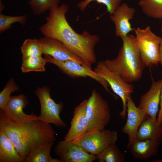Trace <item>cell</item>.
I'll return each instance as SVG.
<instances>
[{
    "mask_svg": "<svg viewBox=\"0 0 162 162\" xmlns=\"http://www.w3.org/2000/svg\"><path fill=\"white\" fill-rule=\"evenodd\" d=\"M68 10V6L63 3L50 10L46 22L39 30L44 36L62 42L91 68L92 65L96 62L94 48L100 38L86 31L81 34L76 32L66 20Z\"/></svg>",
    "mask_w": 162,
    "mask_h": 162,
    "instance_id": "1",
    "label": "cell"
},
{
    "mask_svg": "<svg viewBox=\"0 0 162 162\" xmlns=\"http://www.w3.org/2000/svg\"><path fill=\"white\" fill-rule=\"evenodd\" d=\"M0 129L10 139L19 154L24 160L35 148L46 143H54L56 140L55 131L50 124L39 119L18 124L1 110Z\"/></svg>",
    "mask_w": 162,
    "mask_h": 162,
    "instance_id": "2",
    "label": "cell"
},
{
    "mask_svg": "<svg viewBox=\"0 0 162 162\" xmlns=\"http://www.w3.org/2000/svg\"><path fill=\"white\" fill-rule=\"evenodd\" d=\"M121 38L123 45L117 56L103 63L109 70L117 74L126 82L136 81L141 77L146 66L135 37L128 34Z\"/></svg>",
    "mask_w": 162,
    "mask_h": 162,
    "instance_id": "3",
    "label": "cell"
},
{
    "mask_svg": "<svg viewBox=\"0 0 162 162\" xmlns=\"http://www.w3.org/2000/svg\"><path fill=\"white\" fill-rule=\"evenodd\" d=\"M136 40L146 67L157 65L159 63L160 45L162 38L157 36L148 26L144 29H134Z\"/></svg>",
    "mask_w": 162,
    "mask_h": 162,
    "instance_id": "4",
    "label": "cell"
},
{
    "mask_svg": "<svg viewBox=\"0 0 162 162\" xmlns=\"http://www.w3.org/2000/svg\"><path fill=\"white\" fill-rule=\"evenodd\" d=\"M86 114L88 122V131L103 130L110 121L108 103L95 89L88 99Z\"/></svg>",
    "mask_w": 162,
    "mask_h": 162,
    "instance_id": "5",
    "label": "cell"
},
{
    "mask_svg": "<svg viewBox=\"0 0 162 162\" xmlns=\"http://www.w3.org/2000/svg\"><path fill=\"white\" fill-rule=\"evenodd\" d=\"M118 134L115 130H88L82 136L71 141L87 152L95 155L108 146L115 144Z\"/></svg>",
    "mask_w": 162,
    "mask_h": 162,
    "instance_id": "6",
    "label": "cell"
},
{
    "mask_svg": "<svg viewBox=\"0 0 162 162\" xmlns=\"http://www.w3.org/2000/svg\"><path fill=\"white\" fill-rule=\"evenodd\" d=\"M94 71L107 82L113 92L121 98L123 107L122 111L119 112V114L122 118H125L127 113V101L133 92V85L125 82L116 73L109 70L103 61L98 63Z\"/></svg>",
    "mask_w": 162,
    "mask_h": 162,
    "instance_id": "7",
    "label": "cell"
},
{
    "mask_svg": "<svg viewBox=\"0 0 162 162\" xmlns=\"http://www.w3.org/2000/svg\"><path fill=\"white\" fill-rule=\"evenodd\" d=\"M40 103V114L39 119L48 124H52L58 127L67 126L66 122L60 118V114L63 104L62 102L57 104L50 97L49 88L46 87H38L35 92Z\"/></svg>",
    "mask_w": 162,
    "mask_h": 162,
    "instance_id": "8",
    "label": "cell"
},
{
    "mask_svg": "<svg viewBox=\"0 0 162 162\" xmlns=\"http://www.w3.org/2000/svg\"><path fill=\"white\" fill-rule=\"evenodd\" d=\"M44 58L46 62L52 63L57 66L64 73L72 77H89L98 82L104 87L106 91L112 94L109 89V85L103 78L98 75L91 68L83 66L76 62L68 60L60 61L52 57L44 55Z\"/></svg>",
    "mask_w": 162,
    "mask_h": 162,
    "instance_id": "9",
    "label": "cell"
},
{
    "mask_svg": "<svg viewBox=\"0 0 162 162\" xmlns=\"http://www.w3.org/2000/svg\"><path fill=\"white\" fill-rule=\"evenodd\" d=\"M127 113L126 122L122 128V131L128 136L127 147L128 149L137 140L136 135L139 128L148 116L145 111L136 106L131 95L129 96L127 100Z\"/></svg>",
    "mask_w": 162,
    "mask_h": 162,
    "instance_id": "10",
    "label": "cell"
},
{
    "mask_svg": "<svg viewBox=\"0 0 162 162\" xmlns=\"http://www.w3.org/2000/svg\"><path fill=\"white\" fill-rule=\"evenodd\" d=\"M29 102L23 94L10 96L4 106L0 110L11 120L18 124H23L33 120L39 119L38 116L33 112L30 114L25 113L23 109Z\"/></svg>",
    "mask_w": 162,
    "mask_h": 162,
    "instance_id": "11",
    "label": "cell"
},
{
    "mask_svg": "<svg viewBox=\"0 0 162 162\" xmlns=\"http://www.w3.org/2000/svg\"><path fill=\"white\" fill-rule=\"evenodd\" d=\"M54 152L62 162H92L96 160L95 155L72 142L64 140L57 142Z\"/></svg>",
    "mask_w": 162,
    "mask_h": 162,
    "instance_id": "12",
    "label": "cell"
},
{
    "mask_svg": "<svg viewBox=\"0 0 162 162\" xmlns=\"http://www.w3.org/2000/svg\"><path fill=\"white\" fill-rule=\"evenodd\" d=\"M38 40L41 46L43 54L50 56L60 61L72 60L88 67L81 58L60 41L45 36Z\"/></svg>",
    "mask_w": 162,
    "mask_h": 162,
    "instance_id": "13",
    "label": "cell"
},
{
    "mask_svg": "<svg viewBox=\"0 0 162 162\" xmlns=\"http://www.w3.org/2000/svg\"><path fill=\"white\" fill-rule=\"evenodd\" d=\"M162 80L153 81L149 90L140 98L137 106L146 112L148 117L156 122L160 100Z\"/></svg>",
    "mask_w": 162,
    "mask_h": 162,
    "instance_id": "14",
    "label": "cell"
},
{
    "mask_svg": "<svg viewBox=\"0 0 162 162\" xmlns=\"http://www.w3.org/2000/svg\"><path fill=\"white\" fill-rule=\"evenodd\" d=\"M87 102L88 99L84 100L75 108L70 128L64 138L65 141H72L88 131V122L86 114Z\"/></svg>",
    "mask_w": 162,
    "mask_h": 162,
    "instance_id": "15",
    "label": "cell"
},
{
    "mask_svg": "<svg viewBox=\"0 0 162 162\" xmlns=\"http://www.w3.org/2000/svg\"><path fill=\"white\" fill-rule=\"evenodd\" d=\"M135 9L129 7L126 3L120 4L116 10L110 18L115 26V35L121 38L134 30L131 26L130 20L133 18Z\"/></svg>",
    "mask_w": 162,
    "mask_h": 162,
    "instance_id": "16",
    "label": "cell"
},
{
    "mask_svg": "<svg viewBox=\"0 0 162 162\" xmlns=\"http://www.w3.org/2000/svg\"><path fill=\"white\" fill-rule=\"evenodd\" d=\"M160 144V142L154 140H137L129 148L134 158L146 160L150 159L158 153Z\"/></svg>",
    "mask_w": 162,
    "mask_h": 162,
    "instance_id": "17",
    "label": "cell"
},
{
    "mask_svg": "<svg viewBox=\"0 0 162 162\" xmlns=\"http://www.w3.org/2000/svg\"><path fill=\"white\" fill-rule=\"evenodd\" d=\"M12 142L0 129V162H24Z\"/></svg>",
    "mask_w": 162,
    "mask_h": 162,
    "instance_id": "18",
    "label": "cell"
},
{
    "mask_svg": "<svg viewBox=\"0 0 162 162\" xmlns=\"http://www.w3.org/2000/svg\"><path fill=\"white\" fill-rule=\"evenodd\" d=\"M137 140H153L160 142L162 140V124L157 126L156 122L148 117L144 121L137 131Z\"/></svg>",
    "mask_w": 162,
    "mask_h": 162,
    "instance_id": "19",
    "label": "cell"
},
{
    "mask_svg": "<svg viewBox=\"0 0 162 162\" xmlns=\"http://www.w3.org/2000/svg\"><path fill=\"white\" fill-rule=\"evenodd\" d=\"M53 144L46 143L35 148L26 157L25 162H62L60 159L53 158L50 156Z\"/></svg>",
    "mask_w": 162,
    "mask_h": 162,
    "instance_id": "20",
    "label": "cell"
},
{
    "mask_svg": "<svg viewBox=\"0 0 162 162\" xmlns=\"http://www.w3.org/2000/svg\"><path fill=\"white\" fill-rule=\"evenodd\" d=\"M99 162H123L125 157L115 144L110 145L95 155Z\"/></svg>",
    "mask_w": 162,
    "mask_h": 162,
    "instance_id": "21",
    "label": "cell"
},
{
    "mask_svg": "<svg viewBox=\"0 0 162 162\" xmlns=\"http://www.w3.org/2000/svg\"><path fill=\"white\" fill-rule=\"evenodd\" d=\"M138 4L147 16L162 19V0H139Z\"/></svg>",
    "mask_w": 162,
    "mask_h": 162,
    "instance_id": "22",
    "label": "cell"
},
{
    "mask_svg": "<svg viewBox=\"0 0 162 162\" xmlns=\"http://www.w3.org/2000/svg\"><path fill=\"white\" fill-rule=\"evenodd\" d=\"M46 62L44 58L42 56L27 57L22 58L21 70L24 73L32 71L44 72Z\"/></svg>",
    "mask_w": 162,
    "mask_h": 162,
    "instance_id": "23",
    "label": "cell"
},
{
    "mask_svg": "<svg viewBox=\"0 0 162 162\" xmlns=\"http://www.w3.org/2000/svg\"><path fill=\"white\" fill-rule=\"evenodd\" d=\"M20 49L22 58L30 56H42L43 54L40 43L37 39H26Z\"/></svg>",
    "mask_w": 162,
    "mask_h": 162,
    "instance_id": "24",
    "label": "cell"
},
{
    "mask_svg": "<svg viewBox=\"0 0 162 162\" xmlns=\"http://www.w3.org/2000/svg\"><path fill=\"white\" fill-rule=\"evenodd\" d=\"M60 0H30L28 3L33 13L41 15L58 6Z\"/></svg>",
    "mask_w": 162,
    "mask_h": 162,
    "instance_id": "25",
    "label": "cell"
},
{
    "mask_svg": "<svg viewBox=\"0 0 162 162\" xmlns=\"http://www.w3.org/2000/svg\"><path fill=\"white\" fill-rule=\"evenodd\" d=\"M27 16L24 15L19 16H12L5 15L0 14V33L12 28V24L19 22L24 26L26 23Z\"/></svg>",
    "mask_w": 162,
    "mask_h": 162,
    "instance_id": "26",
    "label": "cell"
},
{
    "mask_svg": "<svg viewBox=\"0 0 162 162\" xmlns=\"http://www.w3.org/2000/svg\"><path fill=\"white\" fill-rule=\"evenodd\" d=\"M122 0H84L77 4L78 8L81 11L85 10L88 5L91 2L95 1L105 5L107 11L111 14L114 13L116 8L121 4Z\"/></svg>",
    "mask_w": 162,
    "mask_h": 162,
    "instance_id": "27",
    "label": "cell"
},
{
    "mask_svg": "<svg viewBox=\"0 0 162 162\" xmlns=\"http://www.w3.org/2000/svg\"><path fill=\"white\" fill-rule=\"evenodd\" d=\"M19 86L11 78L9 80L3 90L0 93V108L2 109L7 104L10 97L12 92L18 91Z\"/></svg>",
    "mask_w": 162,
    "mask_h": 162,
    "instance_id": "28",
    "label": "cell"
},
{
    "mask_svg": "<svg viewBox=\"0 0 162 162\" xmlns=\"http://www.w3.org/2000/svg\"><path fill=\"white\" fill-rule=\"evenodd\" d=\"M161 74L162 76V71ZM160 108L158 114V117L156 122L157 126L162 124V86L160 92Z\"/></svg>",
    "mask_w": 162,
    "mask_h": 162,
    "instance_id": "29",
    "label": "cell"
},
{
    "mask_svg": "<svg viewBox=\"0 0 162 162\" xmlns=\"http://www.w3.org/2000/svg\"><path fill=\"white\" fill-rule=\"evenodd\" d=\"M160 58L159 63L162 65V39L160 45Z\"/></svg>",
    "mask_w": 162,
    "mask_h": 162,
    "instance_id": "30",
    "label": "cell"
},
{
    "mask_svg": "<svg viewBox=\"0 0 162 162\" xmlns=\"http://www.w3.org/2000/svg\"><path fill=\"white\" fill-rule=\"evenodd\" d=\"M4 8V5L3 4L2 1L1 0H0V13Z\"/></svg>",
    "mask_w": 162,
    "mask_h": 162,
    "instance_id": "31",
    "label": "cell"
},
{
    "mask_svg": "<svg viewBox=\"0 0 162 162\" xmlns=\"http://www.w3.org/2000/svg\"><path fill=\"white\" fill-rule=\"evenodd\" d=\"M155 162H162V160H155Z\"/></svg>",
    "mask_w": 162,
    "mask_h": 162,
    "instance_id": "32",
    "label": "cell"
},
{
    "mask_svg": "<svg viewBox=\"0 0 162 162\" xmlns=\"http://www.w3.org/2000/svg\"><path fill=\"white\" fill-rule=\"evenodd\" d=\"M161 33H162V25H161Z\"/></svg>",
    "mask_w": 162,
    "mask_h": 162,
    "instance_id": "33",
    "label": "cell"
},
{
    "mask_svg": "<svg viewBox=\"0 0 162 162\" xmlns=\"http://www.w3.org/2000/svg\"><path fill=\"white\" fill-rule=\"evenodd\" d=\"M28 0V1H30V0Z\"/></svg>",
    "mask_w": 162,
    "mask_h": 162,
    "instance_id": "34",
    "label": "cell"
}]
</instances>
